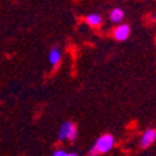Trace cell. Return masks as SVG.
<instances>
[{
    "instance_id": "cell-5",
    "label": "cell",
    "mask_w": 156,
    "mask_h": 156,
    "mask_svg": "<svg viewBox=\"0 0 156 156\" xmlns=\"http://www.w3.org/2000/svg\"><path fill=\"white\" fill-rule=\"evenodd\" d=\"M60 60H61L60 50H59V48L55 46L49 54V61H50V64L53 65V66H58V65L60 64Z\"/></svg>"
},
{
    "instance_id": "cell-2",
    "label": "cell",
    "mask_w": 156,
    "mask_h": 156,
    "mask_svg": "<svg viewBox=\"0 0 156 156\" xmlns=\"http://www.w3.org/2000/svg\"><path fill=\"white\" fill-rule=\"evenodd\" d=\"M77 137V129L76 126L71 122V121H66L64 122L59 130V139L64 140V139H68L70 141H75Z\"/></svg>"
},
{
    "instance_id": "cell-6",
    "label": "cell",
    "mask_w": 156,
    "mask_h": 156,
    "mask_svg": "<svg viewBox=\"0 0 156 156\" xmlns=\"http://www.w3.org/2000/svg\"><path fill=\"white\" fill-rule=\"evenodd\" d=\"M110 19L114 23H120L124 19V11H122V9H120V8L112 9L111 12H110Z\"/></svg>"
},
{
    "instance_id": "cell-1",
    "label": "cell",
    "mask_w": 156,
    "mask_h": 156,
    "mask_svg": "<svg viewBox=\"0 0 156 156\" xmlns=\"http://www.w3.org/2000/svg\"><path fill=\"white\" fill-rule=\"evenodd\" d=\"M114 142H115V140H114L112 135H110V134L101 135L96 140L93 150L90 151V155H101V154L109 152L112 149V146H114Z\"/></svg>"
},
{
    "instance_id": "cell-8",
    "label": "cell",
    "mask_w": 156,
    "mask_h": 156,
    "mask_svg": "<svg viewBox=\"0 0 156 156\" xmlns=\"http://www.w3.org/2000/svg\"><path fill=\"white\" fill-rule=\"evenodd\" d=\"M53 155L54 156H69V152L64 151V150H56V151H54Z\"/></svg>"
},
{
    "instance_id": "cell-7",
    "label": "cell",
    "mask_w": 156,
    "mask_h": 156,
    "mask_svg": "<svg viewBox=\"0 0 156 156\" xmlns=\"http://www.w3.org/2000/svg\"><path fill=\"white\" fill-rule=\"evenodd\" d=\"M101 21H102V19L99 14H90L86 16V23L89 25H91V27H99Z\"/></svg>"
},
{
    "instance_id": "cell-4",
    "label": "cell",
    "mask_w": 156,
    "mask_h": 156,
    "mask_svg": "<svg viewBox=\"0 0 156 156\" xmlns=\"http://www.w3.org/2000/svg\"><path fill=\"white\" fill-rule=\"evenodd\" d=\"M155 140H156V131H155L154 129H149L147 131H145L144 135L141 136L140 146L142 149H147V147H150L154 144Z\"/></svg>"
},
{
    "instance_id": "cell-3",
    "label": "cell",
    "mask_w": 156,
    "mask_h": 156,
    "mask_svg": "<svg viewBox=\"0 0 156 156\" xmlns=\"http://www.w3.org/2000/svg\"><path fill=\"white\" fill-rule=\"evenodd\" d=\"M130 33H131V30H130V27L127 24H120L119 27L115 28L112 35L115 37V40L124 41V40H126V39L130 36Z\"/></svg>"
}]
</instances>
